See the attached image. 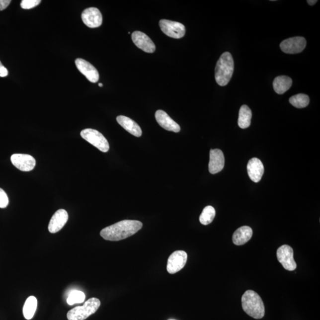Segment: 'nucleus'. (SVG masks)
Returning <instances> with one entry per match:
<instances>
[{
	"label": "nucleus",
	"instance_id": "nucleus-20",
	"mask_svg": "<svg viewBox=\"0 0 320 320\" xmlns=\"http://www.w3.org/2000/svg\"><path fill=\"white\" fill-rule=\"evenodd\" d=\"M292 84V79L285 76L277 77L273 82L274 90L279 94L285 93L291 87Z\"/></svg>",
	"mask_w": 320,
	"mask_h": 320
},
{
	"label": "nucleus",
	"instance_id": "nucleus-8",
	"mask_svg": "<svg viewBox=\"0 0 320 320\" xmlns=\"http://www.w3.org/2000/svg\"><path fill=\"white\" fill-rule=\"evenodd\" d=\"M307 45L306 39L303 37L297 36L283 41L280 47L286 54H295L303 51Z\"/></svg>",
	"mask_w": 320,
	"mask_h": 320
},
{
	"label": "nucleus",
	"instance_id": "nucleus-12",
	"mask_svg": "<svg viewBox=\"0 0 320 320\" xmlns=\"http://www.w3.org/2000/svg\"><path fill=\"white\" fill-rule=\"evenodd\" d=\"M75 63L79 72L84 75L89 81L96 83L98 81L99 74L93 65L81 58H78Z\"/></svg>",
	"mask_w": 320,
	"mask_h": 320
},
{
	"label": "nucleus",
	"instance_id": "nucleus-7",
	"mask_svg": "<svg viewBox=\"0 0 320 320\" xmlns=\"http://www.w3.org/2000/svg\"><path fill=\"white\" fill-rule=\"evenodd\" d=\"M277 258L285 269L293 271L297 268V263L294 258L293 249L288 245H283L277 250Z\"/></svg>",
	"mask_w": 320,
	"mask_h": 320
},
{
	"label": "nucleus",
	"instance_id": "nucleus-11",
	"mask_svg": "<svg viewBox=\"0 0 320 320\" xmlns=\"http://www.w3.org/2000/svg\"><path fill=\"white\" fill-rule=\"evenodd\" d=\"M81 18L83 23L90 28L100 27L103 22L101 12L95 7L86 8L82 13Z\"/></svg>",
	"mask_w": 320,
	"mask_h": 320
},
{
	"label": "nucleus",
	"instance_id": "nucleus-5",
	"mask_svg": "<svg viewBox=\"0 0 320 320\" xmlns=\"http://www.w3.org/2000/svg\"><path fill=\"white\" fill-rule=\"evenodd\" d=\"M83 139L93 145L103 153L109 150V144L106 138L100 132L93 129H85L80 133Z\"/></svg>",
	"mask_w": 320,
	"mask_h": 320
},
{
	"label": "nucleus",
	"instance_id": "nucleus-29",
	"mask_svg": "<svg viewBox=\"0 0 320 320\" xmlns=\"http://www.w3.org/2000/svg\"><path fill=\"white\" fill-rule=\"evenodd\" d=\"M10 0H0V11L4 10L10 4Z\"/></svg>",
	"mask_w": 320,
	"mask_h": 320
},
{
	"label": "nucleus",
	"instance_id": "nucleus-16",
	"mask_svg": "<svg viewBox=\"0 0 320 320\" xmlns=\"http://www.w3.org/2000/svg\"><path fill=\"white\" fill-rule=\"evenodd\" d=\"M156 119L157 122L162 128L168 131H172L174 132H179L180 131V127L179 125L177 124L176 122L173 121L168 114L162 110H158L156 112Z\"/></svg>",
	"mask_w": 320,
	"mask_h": 320
},
{
	"label": "nucleus",
	"instance_id": "nucleus-10",
	"mask_svg": "<svg viewBox=\"0 0 320 320\" xmlns=\"http://www.w3.org/2000/svg\"><path fill=\"white\" fill-rule=\"evenodd\" d=\"M11 161L15 167L22 171H31L36 165V160L33 157L23 154L12 155Z\"/></svg>",
	"mask_w": 320,
	"mask_h": 320
},
{
	"label": "nucleus",
	"instance_id": "nucleus-9",
	"mask_svg": "<svg viewBox=\"0 0 320 320\" xmlns=\"http://www.w3.org/2000/svg\"><path fill=\"white\" fill-rule=\"evenodd\" d=\"M187 254L185 251L178 250L174 251L169 257L167 270L170 274H174L182 269L187 262Z\"/></svg>",
	"mask_w": 320,
	"mask_h": 320
},
{
	"label": "nucleus",
	"instance_id": "nucleus-2",
	"mask_svg": "<svg viewBox=\"0 0 320 320\" xmlns=\"http://www.w3.org/2000/svg\"><path fill=\"white\" fill-rule=\"evenodd\" d=\"M243 310L249 316L255 319H261L265 315V308L260 295L256 292L248 290L241 298Z\"/></svg>",
	"mask_w": 320,
	"mask_h": 320
},
{
	"label": "nucleus",
	"instance_id": "nucleus-30",
	"mask_svg": "<svg viewBox=\"0 0 320 320\" xmlns=\"http://www.w3.org/2000/svg\"><path fill=\"white\" fill-rule=\"evenodd\" d=\"M318 2L317 0H308L307 2L308 4H310V5H313L316 4V2Z\"/></svg>",
	"mask_w": 320,
	"mask_h": 320
},
{
	"label": "nucleus",
	"instance_id": "nucleus-25",
	"mask_svg": "<svg viewBox=\"0 0 320 320\" xmlns=\"http://www.w3.org/2000/svg\"><path fill=\"white\" fill-rule=\"evenodd\" d=\"M85 295L82 292L80 291H73L71 292L67 298V303L70 306L76 304H81L84 302Z\"/></svg>",
	"mask_w": 320,
	"mask_h": 320
},
{
	"label": "nucleus",
	"instance_id": "nucleus-19",
	"mask_svg": "<svg viewBox=\"0 0 320 320\" xmlns=\"http://www.w3.org/2000/svg\"><path fill=\"white\" fill-rule=\"evenodd\" d=\"M253 236V230L250 227L242 226L237 230L233 236L234 244L241 245L245 244Z\"/></svg>",
	"mask_w": 320,
	"mask_h": 320
},
{
	"label": "nucleus",
	"instance_id": "nucleus-4",
	"mask_svg": "<svg viewBox=\"0 0 320 320\" xmlns=\"http://www.w3.org/2000/svg\"><path fill=\"white\" fill-rule=\"evenodd\" d=\"M100 301L96 298H91L83 305L76 307L67 313L69 320H84L89 316L94 315L100 306Z\"/></svg>",
	"mask_w": 320,
	"mask_h": 320
},
{
	"label": "nucleus",
	"instance_id": "nucleus-31",
	"mask_svg": "<svg viewBox=\"0 0 320 320\" xmlns=\"http://www.w3.org/2000/svg\"><path fill=\"white\" fill-rule=\"evenodd\" d=\"M98 85H99L100 87H103V86L102 83H98Z\"/></svg>",
	"mask_w": 320,
	"mask_h": 320
},
{
	"label": "nucleus",
	"instance_id": "nucleus-23",
	"mask_svg": "<svg viewBox=\"0 0 320 320\" xmlns=\"http://www.w3.org/2000/svg\"><path fill=\"white\" fill-rule=\"evenodd\" d=\"M289 103L297 108H304L309 105L310 98L305 94H298L289 98Z\"/></svg>",
	"mask_w": 320,
	"mask_h": 320
},
{
	"label": "nucleus",
	"instance_id": "nucleus-22",
	"mask_svg": "<svg viewBox=\"0 0 320 320\" xmlns=\"http://www.w3.org/2000/svg\"><path fill=\"white\" fill-rule=\"evenodd\" d=\"M37 304H38V301L35 297L30 296L27 298L23 309L24 318L26 320H30L33 318L37 309Z\"/></svg>",
	"mask_w": 320,
	"mask_h": 320
},
{
	"label": "nucleus",
	"instance_id": "nucleus-18",
	"mask_svg": "<svg viewBox=\"0 0 320 320\" xmlns=\"http://www.w3.org/2000/svg\"><path fill=\"white\" fill-rule=\"evenodd\" d=\"M116 120L122 128H124L126 131L134 136L140 137L142 135V130H141L139 125L128 117L122 115L118 116L117 117Z\"/></svg>",
	"mask_w": 320,
	"mask_h": 320
},
{
	"label": "nucleus",
	"instance_id": "nucleus-6",
	"mask_svg": "<svg viewBox=\"0 0 320 320\" xmlns=\"http://www.w3.org/2000/svg\"><path fill=\"white\" fill-rule=\"evenodd\" d=\"M159 24L162 32L170 38L180 39L185 35V26L177 21L162 19Z\"/></svg>",
	"mask_w": 320,
	"mask_h": 320
},
{
	"label": "nucleus",
	"instance_id": "nucleus-28",
	"mask_svg": "<svg viewBox=\"0 0 320 320\" xmlns=\"http://www.w3.org/2000/svg\"><path fill=\"white\" fill-rule=\"evenodd\" d=\"M8 75V70L6 68L3 66L2 64L0 61V78H5Z\"/></svg>",
	"mask_w": 320,
	"mask_h": 320
},
{
	"label": "nucleus",
	"instance_id": "nucleus-14",
	"mask_svg": "<svg viewBox=\"0 0 320 320\" xmlns=\"http://www.w3.org/2000/svg\"><path fill=\"white\" fill-rule=\"evenodd\" d=\"M225 165V158L222 151L219 149L210 151L209 162V171L212 174L219 173L223 170Z\"/></svg>",
	"mask_w": 320,
	"mask_h": 320
},
{
	"label": "nucleus",
	"instance_id": "nucleus-15",
	"mask_svg": "<svg viewBox=\"0 0 320 320\" xmlns=\"http://www.w3.org/2000/svg\"><path fill=\"white\" fill-rule=\"evenodd\" d=\"M69 220V214L65 209L58 210L52 216L48 226L49 232L56 233L63 229Z\"/></svg>",
	"mask_w": 320,
	"mask_h": 320
},
{
	"label": "nucleus",
	"instance_id": "nucleus-24",
	"mask_svg": "<svg viewBox=\"0 0 320 320\" xmlns=\"http://www.w3.org/2000/svg\"><path fill=\"white\" fill-rule=\"evenodd\" d=\"M215 214H216V212H215L214 207H212V206H207L204 209L201 215H200V223L204 226H207L213 221Z\"/></svg>",
	"mask_w": 320,
	"mask_h": 320
},
{
	"label": "nucleus",
	"instance_id": "nucleus-26",
	"mask_svg": "<svg viewBox=\"0 0 320 320\" xmlns=\"http://www.w3.org/2000/svg\"><path fill=\"white\" fill-rule=\"evenodd\" d=\"M41 1L40 0H22L21 2V7L25 10H29L38 6Z\"/></svg>",
	"mask_w": 320,
	"mask_h": 320
},
{
	"label": "nucleus",
	"instance_id": "nucleus-21",
	"mask_svg": "<svg viewBox=\"0 0 320 320\" xmlns=\"http://www.w3.org/2000/svg\"><path fill=\"white\" fill-rule=\"evenodd\" d=\"M252 118L251 110L247 105H242L239 111L238 124L241 129L250 127Z\"/></svg>",
	"mask_w": 320,
	"mask_h": 320
},
{
	"label": "nucleus",
	"instance_id": "nucleus-1",
	"mask_svg": "<svg viewBox=\"0 0 320 320\" xmlns=\"http://www.w3.org/2000/svg\"><path fill=\"white\" fill-rule=\"evenodd\" d=\"M143 227V223L136 220H124L101 231L100 236L108 241H116L127 239L136 234Z\"/></svg>",
	"mask_w": 320,
	"mask_h": 320
},
{
	"label": "nucleus",
	"instance_id": "nucleus-3",
	"mask_svg": "<svg viewBox=\"0 0 320 320\" xmlns=\"http://www.w3.org/2000/svg\"><path fill=\"white\" fill-rule=\"evenodd\" d=\"M235 64L232 54L224 52L217 61L215 70V80L218 85L225 86L229 84L232 79Z\"/></svg>",
	"mask_w": 320,
	"mask_h": 320
},
{
	"label": "nucleus",
	"instance_id": "nucleus-17",
	"mask_svg": "<svg viewBox=\"0 0 320 320\" xmlns=\"http://www.w3.org/2000/svg\"><path fill=\"white\" fill-rule=\"evenodd\" d=\"M249 177L255 183L260 181L264 174V166L259 159L253 158L249 160L247 164Z\"/></svg>",
	"mask_w": 320,
	"mask_h": 320
},
{
	"label": "nucleus",
	"instance_id": "nucleus-13",
	"mask_svg": "<svg viewBox=\"0 0 320 320\" xmlns=\"http://www.w3.org/2000/svg\"><path fill=\"white\" fill-rule=\"evenodd\" d=\"M132 41L134 44L147 53H153L156 51V45L146 34L140 31H135L132 34Z\"/></svg>",
	"mask_w": 320,
	"mask_h": 320
},
{
	"label": "nucleus",
	"instance_id": "nucleus-27",
	"mask_svg": "<svg viewBox=\"0 0 320 320\" xmlns=\"http://www.w3.org/2000/svg\"><path fill=\"white\" fill-rule=\"evenodd\" d=\"M8 198L4 190L0 188V208H5L8 205Z\"/></svg>",
	"mask_w": 320,
	"mask_h": 320
}]
</instances>
